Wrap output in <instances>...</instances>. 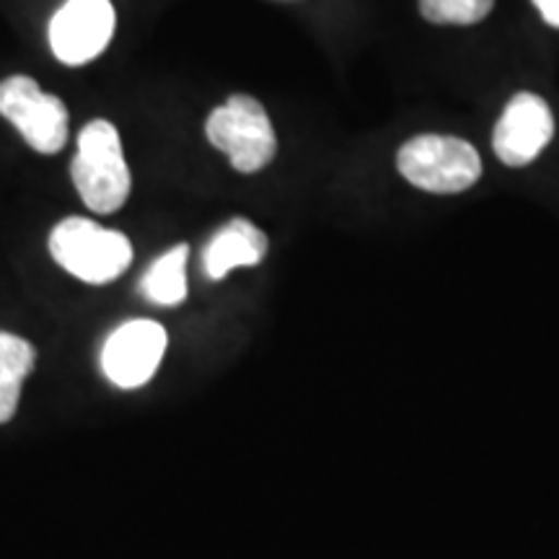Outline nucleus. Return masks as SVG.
<instances>
[{
	"label": "nucleus",
	"mask_w": 559,
	"mask_h": 559,
	"mask_svg": "<svg viewBox=\"0 0 559 559\" xmlns=\"http://www.w3.org/2000/svg\"><path fill=\"white\" fill-rule=\"evenodd\" d=\"M0 115L37 153L52 156L68 140V109L60 96L47 94L29 75L0 81Z\"/></svg>",
	"instance_id": "39448f33"
},
{
	"label": "nucleus",
	"mask_w": 559,
	"mask_h": 559,
	"mask_svg": "<svg viewBox=\"0 0 559 559\" xmlns=\"http://www.w3.org/2000/svg\"><path fill=\"white\" fill-rule=\"evenodd\" d=\"M495 0H419V13L430 24L469 26L492 11Z\"/></svg>",
	"instance_id": "f8f14e48"
},
{
	"label": "nucleus",
	"mask_w": 559,
	"mask_h": 559,
	"mask_svg": "<svg viewBox=\"0 0 559 559\" xmlns=\"http://www.w3.org/2000/svg\"><path fill=\"white\" fill-rule=\"evenodd\" d=\"M70 177L75 192L94 213H117L128 202L132 177L124 164L120 132L109 120H91L81 130Z\"/></svg>",
	"instance_id": "f257e3e1"
},
{
	"label": "nucleus",
	"mask_w": 559,
	"mask_h": 559,
	"mask_svg": "<svg viewBox=\"0 0 559 559\" xmlns=\"http://www.w3.org/2000/svg\"><path fill=\"white\" fill-rule=\"evenodd\" d=\"M534 5L549 26L559 29V0H534Z\"/></svg>",
	"instance_id": "ddd939ff"
},
{
	"label": "nucleus",
	"mask_w": 559,
	"mask_h": 559,
	"mask_svg": "<svg viewBox=\"0 0 559 559\" xmlns=\"http://www.w3.org/2000/svg\"><path fill=\"white\" fill-rule=\"evenodd\" d=\"M34 360H37V353L29 340L0 332V425L11 423L16 415L21 391L34 370Z\"/></svg>",
	"instance_id": "9d476101"
},
{
	"label": "nucleus",
	"mask_w": 559,
	"mask_h": 559,
	"mask_svg": "<svg viewBox=\"0 0 559 559\" xmlns=\"http://www.w3.org/2000/svg\"><path fill=\"white\" fill-rule=\"evenodd\" d=\"M50 254L81 283L107 285L130 267L132 243L120 230L86 218H66L52 228Z\"/></svg>",
	"instance_id": "f03ea898"
},
{
	"label": "nucleus",
	"mask_w": 559,
	"mask_h": 559,
	"mask_svg": "<svg viewBox=\"0 0 559 559\" xmlns=\"http://www.w3.org/2000/svg\"><path fill=\"white\" fill-rule=\"evenodd\" d=\"M400 174L417 190L459 194L481 177V158L472 143L449 135H419L402 145L396 156Z\"/></svg>",
	"instance_id": "7ed1b4c3"
},
{
	"label": "nucleus",
	"mask_w": 559,
	"mask_h": 559,
	"mask_svg": "<svg viewBox=\"0 0 559 559\" xmlns=\"http://www.w3.org/2000/svg\"><path fill=\"white\" fill-rule=\"evenodd\" d=\"M270 241L254 223L247 218H234L215 230L213 239L202 251L205 275L218 283L239 267H257L267 257Z\"/></svg>",
	"instance_id": "1a4fd4ad"
},
{
	"label": "nucleus",
	"mask_w": 559,
	"mask_h": 559,
	"mask_svg": "<svg viewBox=\"0 0 559 559\" xmlns=\"http://www.w3.org/2000/svg\"><path fill=\"white\" fill-rule=\"evenodd\" d=\"M117 13L109 0H66L50 21L55 58L70 68L86 66L107 50Z\"/></svg>",
	"instance_id": "0eeeda50"
},
{
	"label": "nucleus",
	"mask_w": 559,
	"mask_h": 559,
	"mask_svg": "<svg viewBox=\"0 0 559 559\" xmlns=\"http://www.w3.org/2000/svg\"><path fill=\"white\" fill-rule=\"evenodd\" d=\"M169 334L153 319H132L117 326L102 347V373L122 391L143 389L164 362Z\"/></svg>",
	"instance_id": "423d86ee"
},
{
	"label": "nucleus",
	"mask_w": 559,
	"mask_h": 559,
	"mask_svg": "<svg viewBox=\"0 0 559 559\" xmlns=\"http://www.w3.org/2000/svg\"><path fill=\"white\" fill-rule=\"evenodd\" d=\"M187 260H190L187 243H177L166 254H160L145 272V277L140 280V293H143L145 300H151L153 306H164V309L185 304L187 296H190Z\"/></svg>",
	"instance_id": "9b49d317"
},
{
	"label": "nucleus",
	"mask_w": 559,
	"mask_h": 559,
	"mask_svg": "<svg viewBox=\"0 0 559 559\" xmlns=\"http://www.w3.org/2000/svg\"><path fill=\"white\" fill-rule=\"evenodd\" d=\"M555 135L549 104L536 94H519L508 102L495 124L492 148L506 166H528L539 158Z\"/></svg>",
	"instance_id": "6e6552de"
},
{
	"label": "nucleus",
	"mask_w": 559,
	"mask_h": 559,
	"mask_svg": "<svg viewBox=\"0 0 559 559\" xmlns=\"http://www.w3.org/2000/svg\"><path fill=\"white\" fill-rule=\"evenodd\" d=\"M205 135L241 174L262 171L277 153L275 128L254 96L236 94L210 111Z\"/></svg>",
	"instance_id": "20e7f679"
}]
</instances>
